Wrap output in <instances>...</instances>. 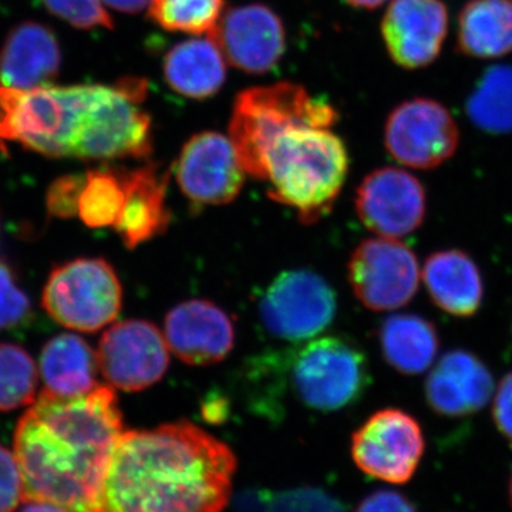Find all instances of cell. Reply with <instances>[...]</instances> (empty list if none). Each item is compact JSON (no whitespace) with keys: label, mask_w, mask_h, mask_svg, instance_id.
I'll return each instance as SVG.
<instances>
[{"label":"cell","mask_w":512,"mask_h":512,"mask_svg":"<svg viewBox=\"0 0 512 512\" xmlns=\"http://www.w3.org/2000/svg\"><path fill=\"white\" fill-rule=\"evenodd\" d=\"M147 93V80L137 77L114 86L22 90L0 84V143L52 158H147L153 153V123L141 109Z\"/></svg>","instance_id":"1"},{"label":"cell","mask_w":512,"mask_h":512,"mask_svg":"<svg viewBox=\"0 0 512 512\" xmlns=\"http://www.w3.org/2000/svg\"><path fill=\"white\" fill-rule=\"evenodd\" d=\"M237 458L188 421L124 431L92 512H222Z\"/></svg>","instance_id":"2"},{"label":"cell","mask_w":512,"mask_h":512,"mask_svg":"<svg viewBox=\"0 0 512 512\" xmlns=\"http://www.w3.org/2000/svg\"><path fill=\"white\" fill-rule=\"evenodd\" d=\"M123 433L119 400L111 387L97 386L73 397L43 390L15 431L23 501L92 512Z\"/></svg>","instance_id":"3"},{"label":"cell","mask_w":512,"mask_h":512,"mask_svg":"<svg viewBox=\"0 0 512 512\" xmlns=\"http://www.w3.org/2000/svg\"><path fill=\"white\" fill-rule=\"evenodd\" d=\"M249 375L258 376L256 387H264V399L291 396L318 413L348 409L365 396L370 384L365 350L342 335L323 336L258 357Z\"/></svg>","instance_id":"4"},{"label":"cell","mask_w":512,"mask_h":512,"mask_svg":"<svg viewBox=\"0 0 512 512\" xmlns=\"http://www.w3.org/2000/svg\"><path fill=\"white\" fill-rule=\"evenodd\" d=\"M268 195L303 224L328 215L349 171L345 143L330 128L292 126L271 141L264 157Z\"/></svg>","instance_id":"5"},{"label":"cell","mask_w":512,"mask_h":512,"mask_svg":"<svg viewBox=\"0 0 512 512\" xmlns=\"http://www.w3.org/2000/svg\"><path fill=\"white\" fill-rule=\"evenodd\" d=\"M338 120V111L332 104L311 96L301 84L281 82L249 87L234 101L229 140L245 173L264 181L266 148L285 128H330Z\"/></svg>","instance_id":"6"},{"label":"cell","mask_w":512,"mask_h":512,"mask_svg":"<svg viewBox=\"0 0 512 512\" xmlns=\"http://www.w3.org/2000/svg\"><path fill=\"white\" fill-rule=\"evenodd\" d=\"M120 279L109 262L80 258L56 266L47 279L42 305L64 328L97 332L119 316Z\"/></svg>","instance_id":"7"},{"label":"cell","mask_w":512,"mask_h":512,"mask_svg":"<svg viewBox=\"0 0 512 512\" xmlns=\"http://www.w3.org/2000/svg\"><path fill=\"white\" fill-rule=\"evenodd\" d=\"M336 311L335 289L309 269L282 272L266 286L258 303L266 332L293 343L306 342L328 329Z\"/></svg>","instance_id":"8"},{"label":"cell","mask_w":512,"mask_h":512,"mask_svg":"<svg viewBox=\"0 0 512 512\" xmlns=\"http://www.w3.org/2000/svg\"><path fill=\"white\" fill-rule=\"evenodd\" d=\"M348 279L365 308L394 311L406 306L416 295L420 284L419 261L399 239H366L350 256Z\"/></svg>","instance_id":"9"},{"label":"cell","mask_w":512,"mask_h":512,"mask_svg":"<svg viewBox=\"0 0 512 512\" xmlns=\"http://www.w3.org/2000/svg\"><path fill=\"white\" fill-rule=\"evenodd\" d=\"M420 424L403 410L384 409L353 433L352 457L359 470L390 484L412 480L424 453Z\"/></svg>","instance_id":"10"},{"label":"cell","mask_w":512,"mask_h":512,"mask_svg":"<svg viewBox=\"0 0 512 512\" xmlns=\"http://www.w3.org/2000/svg\"><path fill=\"white\" fill-rule=\"evenodd\" d=\"M460 131L450 111L431 99H412L389 114L384 144L394 160L417 170L446 163L457 151Z\"/></svg>","instance_id":"11"},{"label":"cell","mask_w":512,"mask_h":512,"mask_svg":"<svg viewBox=\"0 0 512 512\" xmlns=\"http://www.w3.org/2000/svg\"><path fill=\"white\" fill-rule=\"evenodd\" d=\"M99 370L107 383L123 392H141L160 382L170 366L164 333L147 320L114 323L97 350Z\"/></svg>","instance_id":"12"},{"label":"cell","mask_w":512,"mask_h":512,"mask_svg":"<svg viewBox=\"0 0 512 512\" xmlns=\"http://www.w3.org/2000/svg\"><path fill=\"white\" fill-rule=\"evenodd\" d=\"M175 178L192 205L218 207L238 197L245 170L229 138L217 131H202L181 148Z\"/></svg>","instance_id":"13"},{"label":"cell","mask_w":512,"mask_h":512,"mask_svg":"<svg viewBox=\"0 0 512 512\" xmlns=\"http://www.w3.org/2000/svg\"><path fill=\"white\" fill-rule=\"evenodd\" d=\"M208 37L231 66L249 74L271 72L285 55L284 22L262 3L228 9Z\"/></svg>","instance_id":"14"},{"label":"cell","mask_w":512,"mask_h":512,"mask_svg":"<svg viewBox=\"0 0 512 512\" xmlns=\"http://www.w3.org/2000/svg\"><path fill=\"white\" fill-rule=\"evenodd\" d=\"M423 184L414 175L383 167L366 175L356 192V211L366 228L383 238L412 234L426 217Z\"/></svg>","instance_id":"15"},{"label":"cell","mask_w":512,"mask_h":512,"mask_svg":"<svg viewBox=\"0 0 512 512\" xmlns=\"http://www.w3.org/2000/svg\"><path fill=\"white\" fill-rule=\"evenodd\" d=\"M447 32L448 10L441 0H393L382 20L387 52L404 69L433 63Z\"/></svg>","instance_id":"16"},{"label":"cell","mask_w":512,"mask_h":512,"mask_svg":"<svg viewBox=\"0 0 512 512\" xmlns=\"http://www.w3.org/2000/svg\"><path fill=\"white\" fill-rule=\"evenodd\" d=\"M164 338L185 365L211 366L234 349L235 328L228 313L214 302L190 299L167 313Z\"/></svg>","instance_id":"17"},{"label":"cell","mask_w":512,"mask_h":512,"mask_svg":"<svg viewBox=\"0 0 512 512\" xmlns=\"http://www.w3.org/2000/svg\"><path fill=\"white\" fill-rule=\"evenodd\" d=\"M493 393L490 370L476 356L461 350L441 357L426 382L431 409L448 417L480 412Z\"/></svg>","instance_id":"18"},{"label":"cell","mask_w":512,"mask_h":512,"mask_svg":"<svg viewBox=\"0 0 512 512\" xmlns=\"http://www.w3.org/2000/svg\"><path fill=\"white\" fill-rule=\"evenodd\" d=\"M62 64L52 29L26 22L10 32L0 50V84L28 90L55 79Z\"/></svg>","instance_id":"19"},{"label":"cell","mask_w":512,"mask_h":512,"mask_svg":"<svg viewBox=\"0 0 512 512\" xmlns=\"http://www.w3.org/2000/svg\"><path fill=\"white\" fill-rule=\"evenodd\" d=\"M121 174L126 198L114 228L124 245L134 249L164 234L170 225L171 215L165 202L167 177H161L154 165Z\"/></svg>","instance_id":"20"},{"label":"cell","mask_w":512,"mask_h":512,"mask_svg":"<svg viewBox=\"0 0 512 512\" xmlns=\"http://www.w3.org/2000/svg\"><path fill=\"white\" fill-rule=\"evenodd\" d=\"M423 281L433 302L450 315L467 318L483 302V278L473 259L461 251L436 252L427 258Z\"/></svg>","instance_id":"21"},{"label":"cell","mask_w":512,"mask_h":512,"mask_svg":"<svg viewBox=\"0 0 512 512\" xmlns=\"http://www.w3.org/2000/svg\"><path fill=\"white\" fill-rule=\"evenodd\" d=\"M163 72L171 90L194 100L214 96L227 80L225 57L210 37L184 40L168 50Z\"/></svg>","instance_id":"22"},{"label":"cell","mask_w":512,"mask_h":512,"mask_svg":"<svg viewBox=\"0 0 512 512\" xmlns=\"http://www.w3.org/2000/svg\"><path fill=\"white\" fill-rule=\"evenodd\" d=\"M46 392L73 397L96 389L97 353L80 336L63 333L46 343L39 362Z\"/></svg>","instance_id":"23"},{"label":"cell","mask_w":512,"mask_h":512,"mask_svg":"<svg viewBox=\"0 0 512 512\" xmlns=\"http://www.w3.org/2000/svg\"><path fill=\"white\" fill-rule=\"evenodd\" d=\"M457 47L480 59L511 53V0H470L458 16Z\"/></svg>","instance_id":"24"},{"label":"cell","mask_w":512,"mask_h":512,"mask_svg":"<svg viewBox=\"0 0 512 512\" xmlns=\"http://www.w3.org/2000/svg\"><path fill=\"white\" fill-rule=\"evenodd\" d=\"M379 342L387 365L407 376L426 372L439 352V336L434 326L429 320L410 313L384 320Z\"/></svg>","instance_id":"25"},{"label":"cell","mask_w":512,"mask_h":512,"mask_svg":"<svg viewBox=\"0 0 512 512\" xmlns=\"http://www.w3.org/2000/svg\"><path fill=\"white\" fill-rule=\"evenodd\" d=\"M466 110L474 126L485 133H511L512 66L488 67L468 96Z\"/></svg>","instance_id":"26"},{"label":"cell","mask_w":512,"mask_h":512,"mask_svg":"<svg viewBox=\"0 0 512 512\" xmlns=\"http://www.w3.org/2000/svg\"><path fill=\"white\" fill-rule=\"evenodd\" d=\"M124 184L119 170H92L86 174L79 215L90 228L113 227L123 211Z\"/></svg>","instance_id":"27"},{"label":"cell","mask_w":512,"mask_h":512,"mask_svg":"<svg viewBox=\"0 0 512 512\" xmlns=\"http://www.w3.org/2000/svg\"><path fill=\"white\" fill-rule=\"evenodd\" d=\"M225 0H150L148 16L168 32L204 35L217 25Z\"/></svg>","instance_id":"28"},{"label":"cell","mask_w":512,"mask_h":512,"mask_svg":"<svg viewBox=\"0 0 512 512\" xmlns=\"http://www.w3.org/2000/svg\"><path fill=\"white\" fill-rule=\"evenodd\" d=\"M35 360L20 346L0 343V412L29 406L36 400Z\"/></svg>","instance_id":"29"},{"label":"cell","mask_w":512,"mask_h":512,"mask_svg":"<svg viewBox=\"0 0 512 512\" xmlns=\"http://www.w3.org/2000/svg\"><path fill=\"white\" fill-rule=\"evenodd\" d=\"M266 512H345L338 500L320 488H295L275 494Z\"/></svg>","instance_id":"30"},{"label":"cell","mask_w":512,"mask_h":512,"mask_svg":"<svg viewBox=\"0 0 512 512\" xmlns=\"http://www.w3.org/2000/svg\"><path fill=\"white\" fill-rule=\"evenodd\" d=\"M53 15L80 29H113V20L100 0H45Z\"/></svg>","instance_id":"31"},{"label":"cell","mask_w":512,"mask_h":512,"mask_svg":"<svg viewBox=\"0 0 512 512\" xmlns=\"http://www.w3.org/2000/svg\"><path fill=\"white\" fill-rule=\"evenodd\" d=\"M28 295L16 282L12 269L0 261V330L10 329L28 318Z\"/></svg>","instance_id":"32"},{"label":"cell","mask_w":512,"mask_h":512,"mask_svg":"<svg viewBox=\"0 0 512 512\" xmlns=\"http://www.w3.org/2000/svg\"><path fill=\"white\" fill-rule=\"evenodd\" d=\"M84 183L86 175H64L50 185L46 194L49 215L57 218L76 217Z\"/></svg>","instance_id":"33"},{"label":"cell","mask_w":512,"mask_h":512,"mask_svg":"<svg viewBox=\"0 0 512 512\" xmlns=\"http://www.w3.org/2000/svg\"><path fill=\"white\" fill-rule=\"evenodd\" d=\"M23 501V481L15 453L0 446V512H15Z\"/></svg>","instance_id":"34"},{"label":"cell","mask_w":512,"mask_h":512,"mask_svg":"<svg viewBox=\"0 0 512 512\" xmlns=\"http://www.w3.org/2000/svg\"><path fill=\"white\" fill-rule=\"evenodd\" d=\"M356 512H417L404 495L396 491L380 490L367 495Z\"/></svg>","instance_id":"35"},{"label":"cell","mask_w":512,"mask_h":512,"mask_svg":"<svg viewBox=\"0 0 512 512\" xmlns=\"http://www.w3.org/2000/svg\"><path fill=\"white\" fill-rule=\"evenodd\" d=\"M493 414L498 430L512 443V373L505 376L498 386Z\"/></svg>","instance_id":"36"},{"label":"cell","mask_w":512,"mask_h":512,"mask_svg":"<svg viewBox=\"0 0 512 512\" xmlns=\"http://www.w3.org/2000/svg\"><path fill=\"white\" fill-rule=\"evenodd\" d=\"M101 2L123 13H140L150 5V0H101Z\"/></svg>","instance_id":"37"},{"label":"cell","mask_w":512,"mask_h":512,"mask_svg":"<svg viewBox=\"0 0 512 512\" xmlns=\"http://www.w3.org/2000/svg\"><path fill=\"white\" fill-rule=\"evenodd\" d=\"M19 512H69L55 504L40 503V501H26L25 507Z\"/></svg>","instance_id":"38"},{"label":"cell","mask_w":512,"mask_h":512,"mask_svg":"<svg viewBox=\"0 0 512 512\" xmlns=\"http://www.w3.org/2000/svg\"><path fill=\"white\" fill-rule=\"evenodd\" d=\"M346 2L356 9L375 10L380 8L387 0H346Z\"/></svg>","instance_id":"39"},{"label":"cell","mask_w":512,"mask_h":512,"mask_svg":"<svg viewBox=\"0 0 512 512\" xmlns=\"http://www.w3.org/2000/svg\"><path fill=\"white\" fill-rule=\"evenodd\" d=\"M510 497H511V504H512V476L510 481Z\"/></svg>","instance_id":"40"}]
</instances>
